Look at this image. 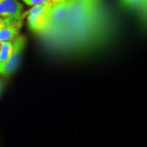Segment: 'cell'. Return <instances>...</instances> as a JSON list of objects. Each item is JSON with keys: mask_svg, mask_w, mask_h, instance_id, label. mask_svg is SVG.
<instances>
[{"mask_svg": "<svg viewBox=\"0 0 147 147\" xmlns=\"http://www.w3.org/2000/svg\"><path fill=\"white\" fill-rule=\"evenodd\" d=\"M13 50V45L11 42H3L0 50V73L3 65L10 59Z\"/></svg>", "mask_w": 147, "mask_h": 147, "instance_id": "obj_6", "label": "cell"}, {"mask_svg": "<svg viewBox=\"0 0 147 147\" xmlns=\"http://www.w3.org/2000/svg\"><path fill=\"white\" fill-rule=\"evenodd\" d=\"M26 43V38L23 36H18L13 40V50L10 59L3 65L1 74L8 76L12 74L18 69L21 62L22 54Z\"/></svg>", "mask_w": 147, "mask_h": 147, "instance_id": "obj_2", "label": "cell"}, {"mask_svg": "<svg viewBox=\"0 0 147 147\" xmlns=\"http://www.w3.org/2000/svg\"><path fill=\"white\" fill-rule=\"evenodd\" d=\"M121 1L127 8L135 10L143 18L146 19L147 0H121Z\"/></svg>", "mask_w": 147, "mask_h": 147, "instance_id": "obj_5", "label": "cell"}, {"mask_svg": "<svg viewBox=\"0 0 147 147\" xmlns=\"http://www.w3.org/2000/svg\"><path fill=\"white\" fill-rule=\"evenodd\" d=\"M1 45H2V42H0V50H1Z\"/></svg>", "mask_w": 147, "mask_h": 147, "instance_id": "obj_10", "label": "cell"}, {"mask_svg": "<svg viewBox=\"0 0 147 147\" xmlns=\"http://www.w3.org/2000/svg\"><path fill=\"white\" fill-rule=\"evenodd\" d=\"M113 26L111 14L102 0H69L61 28L44 44L61 54L87 52L105 44Z\"/></svg>", "mask_w": 147, "mask_h": 147, "instance_id": "obj_1", "label": "cell"}, {"mask_svg": "<svg viewBox=\"0 0 147 147\" xmlns=\"http://www.w3.org/2000/svg\"><path fill=\"white\" fill-rule=\"evenodd\" d=\"M23 1H26V0H23Z\"/></svg>", "mask_w": 147, "mask_h": 147, "instance_id": "obj_11", "label": "cell"}, {"mask_svg": "<svg viewBox=\"0 0 147 147\" xmlns=\"http://www.w3.org/2000/svg\"><path fill=\"white\" fill-rule=\"evenodd\" d=\"M26 15L27 12L24 13L19 19L14 22L13 23L0 29V42H11L15 39L18 36V33L23 26V21Z\"/></svg>", "mask_w": 147, "mask_h": 147, "instance_id": "obj_4", "label": "cell"}, {"mask_svg": "<svg viewBox=\"0 0 147 147\" xmlns=\"http://www.w3.org/2000/svg\"><path fill=\"white\" fill-rule=\"evenodd\" d=\"M23 6L18 0H0V17L17 21L23 16Z\"/></svg>", "mask_w": 147, "mask_h": 147, "instance_id": "obj_3", "label": "cell"}, {"mask_svg": "<svg viewBox=\"0 0 147 147\" xmlns=\"http://www.w3.org/2000/svg\"><path fill=\"white\" fill-rule=\"evenodd\" d=\"M48 1V0H26L25 1H24L26 4L28 5H31V6H33V5L40 4V3H42L43 2H45V1Z\"/></svg>", "mask_w": 147, "mask_h": 147, "instance_id": "obj_8", "label": "cell"}, {"mask_svg": "<svg viewBox=\"0 0 147 147\" xmlns=\"http://www.w3.org/2000/svg\"><path fill=\"white\" fill-rule=\"evenodd\" d=\"M3 87H4V82H3V80L0 78V96H1V93H2Z\"/></svg>", "mask_w": 147, "mask_h": 147, "instance_id": "obj_9", "label": "cell"}, {"mask_svg": "<svg viewBox=\"0 0 147 147\" xmlns=\"http://www.w3.org/2000/svg\"><path fill=\"white\" fill-rule=\"evenodd\" d=\"M15 20L10 19V18H5L0 17V29H1L3 27L7 26V25H10L15 22Z\"/></svg>", "mask_w": 147, "mask_h": 147, "instance_id": "obj_7", "label": "cell"}]
</instances>
